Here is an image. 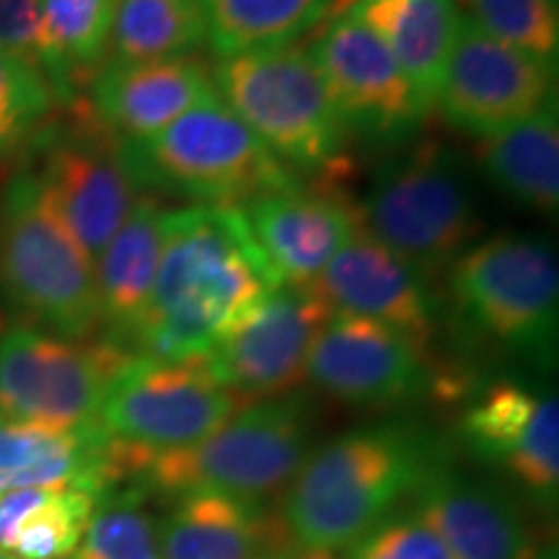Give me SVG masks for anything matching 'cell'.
I'll list each match as a JSON object with an SVG mask.
<instances>
[{
    "mask_svg": "<svg viewBox=\"0 0 559 559\" xmlns=\"http://www.w3.org/2000/svg\"><path fill=\"white\" fill-rule=\"evenodd\" d=\"M283 280L264 260L241 207L166 210L164 249L132 355L202 360Z\"/></svg>",
    "mask_w": 559,
    "mask_h": 559,
    "instance_id": "obj_1",
    "label": "cell"
},
{
    "mask_svg": "<svg viewBox=\"0 0 559 559\" xmlns=\"http://www.w3.org/2000/svg\"><path fill=\"white\" fill-rule=\"evenodd\" d=\"M440 464L430 438L402 423L342 432L290 479L283 523L313 549H347L391 515Z\"/></svg>",
    "mask_w": 559,
    "mask_h": 559,
    "instance_id": "obj_2",
    "label": "cell"
},
{
    "mask_svg": "<svg viewBox=\"0 0 559 559\" xmlns=\"http://www.w3.org/2000/svg\"><path fill=\"white\" fill-rule=\"evenodd\" d=\"M311 449V409L298 394L251 402L190 445H135L130 492L185 498L213 492L262 500L296 477Z\"/></svg>",
    "mask_w": 559,
    "mask_h": 559,
    "instance_id": "obj_3",
    "label": "cell"
},
{
    "mask_svg": "<svg viewBox=\"0 0 559 559\" xmlns=\"http://www.w3.org/2000/svg\"><path fill=\"white\" fill-rule=\"evenodd\" d=\"M210 75L218 99L280 164L326 181L345 174L349 132L309 47L234 55L218 60Z\"/></svg>",
    "mask_w": 559,
    "mask_h": 559,
    "instance_id": "obj_4",
    "label": "cell"
},
{
    "mask_svg": "<svg viewBox=\"0 0 559 559\" xmlns=\"http://www.w3.org/2000/svg\"><path fill=\"white\" fill-rule=\"evenodd\" d=\"M132 185L192 200L230 205L298 185L260 138L218 99V94L143 140L117 143Z\"/></svg>",
    "mask_w": 559,
    "mask_h": 559,
    "instance_id": "obj_5",
    "label": "cell"
},
{
    "mask_svg": "<svg viewBox=\"0 0 559 559\" xmlns=\"http://www.w3.org/2000/svg\"><path fill=\"white\" fill-rule=\"evenodd\" d=\"M0 290L32 326L86 340L102 324L96 264L32 169L0 198Z\"/></svg>",
    "mask_w": 559,
    "mask_h": 559,
    "instance_id": "obj_6",
    "label": "cell"
},
{
    "mask_svg": "<svg viewBox=\"0 0 559 559\" xmlns=\"http://www.w3.org/2000/svg\"><path fill=\"white\" fill-rule=\"evenodd\" d=\"M360 221L428 280L449 272L481 234L464 158L440 140H419L376 171Z\"/></svg>",
    "mask_w": 559,
    "mask_h": 559,
    "instance_id": "obj_7",
    "label": "cell"
},
{
    "mask_svg": "<svg viewBox=\"0 0 559 559\" xmlns=\"http://www.w3.org/2000/svg\"><path fill=\"white\" fill-rule=\"evenodd\" d=\"M449 275L453 304L472 330L528 360H555L559 262L549 241L495 236L464 251Z\"/></svg>",
    "mask_w": 559,
    "mask_h": 559,
    "instance_id": "obj_8",
    "label": "cell"
},
{
    "mask_svg": "<svg viewBox=\"0 0 559 559\" xmlns=\"http://www.w3.org/2000/svg\"><path fill=\"white\" fill-rule=\"evenodd\" d=\"M128 358L107 340H66L32 324L11 326L0 337V419L94 428L104 394Z\"/></svg>",
    "mask_w": 559,
    "mask_h": 559,
    "instance_id": "obj_9",
    "label": "cell"
},
{
    "mask_svg": "<svg viewBox=\"0 0 559 559\" xmlns=\"http://www.w3.org/2000/svg\"><path fill=\"white\" fill-rule=\"evenodd\" d=\"M247 402L215 381L202 360L130 355L111 379L99 409L107 436L148 451L190 445L221 428Z\"/></svg>",
    "mask_w": 559,
    "mask_h": 559,
    "instance_id": "obj_10",
    "label": "cell"
},
{
    "mask_svg": "<svg viewBox=\"0 0 559 559\" xmlns=\"http://www.w3.org/2000/svg\"><path fill=\"white\" fill-rule=\"evenodd\" d=\"M332 309L317 285H280L236 321L205 366L243 402L288 396L306 379L313 342Z\"/></svg>",
    "mask_w": 559,
    "mask_h": 559,
    "instance_id": "obj_11",
    "label": "cell"
},
{
    "mask_svg": "<svg viewBox=\"0 0 559 559\" xmlns=\"http://www.w3.org/2000/svg\"><path fill=\"white\" fill-rule=\"evenodd\" d=\"M349 135L402 145L423 128L430 107L389 45L355 13L332 19L309 47Z\"/></svg>",
    "mask_w": 559,
    "mask_h": 559,
    "instance_id": "obj_12",
    "label": "cell"
},
{
    "mask_svg": "<svg viewBox=\"0 0 559 559\" xmlns=\"http://www.w3.org/2000/svg\"><path fill=\"white\" fill-rule=\"evenodd\" d=\"M557 104V66L489 37L461 16L432 107L453 128L485 138Z\"/></svg>",
    "mask_w": 559,
    "mask_h": 559,
    "instance_id": "obj_13",
    "label": "cell"
},
{
    "mask_svg": "<svg viewBox=\"0 0 559 559\" xmlns=\"http://www.w3.org/2000/svg\"><path fill=\"white\" fill-rule=\"evenodd\" d=\"M75 115L81 117L79 128L39 132L32 171L75 241L96 260L135 207L138 187L124 171L117 140L94 122L86 104Z\"/></svg>",
    "mask_w": 559,
    "mask_h": 559,
    "instance_id": "obj_14",
    "label": "cell"
},
{
    "mask_svg": "<svg viewBox=\"0 0 559 559\" xmlns=\"http://www.w3.org/2000/svg\"><path fill=\"white\" fill-rule=\"evenodd\" d=\"M306 376L355 407H396L438 389L428 353L379 321L332 311L313 342Z\"/></svg>",
    "mask_w": 559,
    "mask_h": 559,
    "instance_id": "obj_15",
    "label": "cell"
},
{
    "mask_svg": "<svg viewBox=\"0 0 559 559\" xmlns=\"http://www.w3.org/2000/svg\"><path fill=\"white\" fill-rule=\"evenodd\" d=\"M466 449L519 485L536 506L559 500L557 394L519 381L489 383L461 417Z\"/></svg>",
    "mask_w": 559,
    "mask_h": 559,
    "instance_id": "obj_16",
    "label": "cell"
},
{
    "mask_svg": "<svg viewBox=\"0 0 559 559\" xmlns=\"http://www.w3.org/2000/svg\"><path fill=\"white\" fill-rule=\"evenodd\" d=\"M313 285L332 311L379 321L425 353L443 324V300L430 280L362 226Z\"/></svg>",
    "mask_w": 559,
    "mask_h": 559,
    "instance_id": "obj_17",
    "label": "cell"
},
{
    "mask_svg": "<svg viewBox=\"0 0 559 559\" xmlns=\"http://www.w3.org/2000/svg\"><path fill=\"white\" fill-rule=\"evenodd\" d=\"M264 260L285 285H311L362 226L360 205L332 181L290 187L241 207Z\"/></svg>",
    "mask_w": 559,
    "mask_h": 559,
    "instance_id": "obj_18",
    "label": "cell"
},
{
    "mask_svg": "<svg viewBox=\"0 0 559 559\" xmlns=\"http://www.w3.org/2000/svg\"><path fill=\"white\" fill-rule=\"evenodd\" d=\"M412 513L436 531L453 559H539L544 551L519 502L500 487L449 472L425 474Z\"/></svg>",
    "mask_w": 559,
    "mask_h": 559,
    "instance_id": "obj_19",
    "label": "cell"
},
{
    "mask_svg": "<svg viewBox=\"0 0 559 559\" xmlns=\"http://www.w3.org/2000/svg\"><path fill=\"white\" fill-rule=\"evenodd\" d=\"M215 96L213 75L194 58L109 60L96 70L86 109L117 143L143 140Z\"/></svg>",
    "mask_w": 559,
    "mask_h": 559,
    "instance_id": "obj_20",
    "label": "cell"
},
{
    "mask_svg": "<svg viewBox=\"0 0 559 559\" xmlns=\"http://www.w3.org/2000/svg\"><path fill=\"white\" fill-rule=\"evenodd\" d=\"M158 536L160 559H264L290 534L260 500L198 492L174 500Z\"/></svg>",
    "mask_w": 559,
    "mask_h": 559,
    "instance_id": "obj_21",
    "label": "cell"
},
{
    "mask_svg": "<svg viewBox=\"0 0 559 559\" xmlns=\"http://www.w3.org/2000/svg\"><path fill=\"white\" fill-rule=\"evenodd\" d=\"M107 445L102 425L58 430L0 419V495L13 489H86L107 492Z\"/></svg>",
    "mask_w": 559,
    "mask_h": 559,
    "instance_id": "obj_22",
    "label": "cell"
},
{
    "mask_svg": "<svg viewBox=\"0 0 559 559\" xmlns=\"http://www.w3.org/2000/svg\"><path fill=\"white\" fill-rule=\"evenodd\" d=\"M164 218L166 210L158 202L138 200L128 221L94 260L99 313L107 326L104 340L124 353H130L132 337L148 309L164 249Z\"/></svg>",
    "mask_w": 559,
    "mask_h": 559,
    "instance_id": "obj_23",
    "label": "cell"
},
{
    "mask_svg": "<svg viewBox=\"0 0 559 559\" xmlns=\"http://www.w3.org/2000/svg\"><path fill=\"white\" fill-rule=\"evenodd\" d=\"M345 13H355L386 41L412 86L432 107L440 73L459 34L456 0H358Z\"/></svg>",
    "mask_w": 559,
    "mask_h": 559,
    "instance_id": "obj_24",
    "label": "cell"
},
{
    "mask_svg": "<svg viewBox=\"0 0 559 559\" xmlns=\"http://www.w3.org/2000/svg\"><path fill=\"white\" fill-rule=\"evenodd\" d=\"M485 177L502 194L536 213L559 207V117L557 104L513 128L477 138Z\"/></svg>",
    "mask_w": 559,
    "mask_h": 559,
    "instance_id": "obj_25",
    "label": "cell"
},
{
    "mask_svg": "<svg viewBox=\"0 0 559 559\" xmlns=\"http://www.w3.org/2000/svg\"><path fill=\"white\" fill-rule=\"evenodd\" d=\"M207 45L218 58L293 45L321 24L332 0H200Z\"/></svg>",
    "mask_w": 559,
    "mask_h": 559,
    "instance_id": "obj_26",
    "label": "cell"
},
{
    "mask_svg": "<svg viewBox=\"0 0 559 559\" xmlns=\"http://www.w3.org/2000/svg\"><path fill=\"white\" fill-rule=\"evenodd\" d=\"M111 60L192 58L207 45L200 0H117L111 21Z\"/></svg>",
    "mask_w": 559,
    "mask_h": 559,
    "instance_id": "obj_27",
    "label": "cell"
},
{
    "mask_svg": "<svg viewBox=\"0 0 559 559\" xmlns=\"http://www.w3.org/2000/svg\"><path fill=\"white\" fill-rule=\"evenodd\" d=\"M143 498L140 492H115L99 500L70 559H160V521L143 508Z\"/></svg>",
    "mask_w": 559,
    "mask_h": 559,
    "instance_id": "obj_28",
    "label": "cell"
},
{
    "mask_svg": "<svg viewBox=\"0 0 559 559\" xmlns=\"http://www.w3.org/2000/svg\"><path fill=\"white\" fill-rule=\"evenodd\" d=\"M96 506L99 500L86 489H47L5 551L19 559H70L86 534Z\"/></svg>",
    "mask_w": 559,
    "mask_h": 559,
    "instance_id": "obj_29",
    "label": "cell"
},
{
    "mask_svg": "<svg viewBox=\"0 0 559 559\" xmlns=\"http://www.w3.org/2000/svg\"><path fill=\"white\" fill-rule=\"evenodd\" d=\"M469 21L489 37L506 41L531 58L557 66L559 3L557 0H464Z\"/></svg>",
    "mask_w": 559,
    "mask_h": 559,
    "instance_id": "obj_30",
    "label": "cell"
},
{
    "mask_svg": "<svg viewBox=\"0 0 559 559\" xmlns=\"http://www.w3.org/2000/svg\"><path fill=\"white\" fill-rule=\"evenodd\" d=\"M0 52L37 70L62 107H81L79 75L55 55L41 26L39 0H0Z\"/></svg>",
    "mask_w": 559,
    "mask_h": 559,
    "instance_id": "obj_31",
    "label": "cell"
},
{
    "mask_svg": "<svg viewBox=\"0 0 559 559\" xmlns=\"http://www.w3.org/2000/svg\"><path fill=\"white\" fill-rule=\"evenodd\" d=\"M115 5L117 0H39L47 39L75 75L107 52Z\"/></svg>",
    "mask_w": 559,
    "mask_h": 559,
    "instance_id": "obj_32",
    "label": "cell"
},
{
    "mask_svg": "<svg viewBox=\"0 0 559 559\" xmlns=\"http://www.w3.org/2000/svg\"><path fill=\"white\" fill-rule=\"evenodd\" d=\"M55 104L52 88L37 70L0 52V158L32 145Z\"/></svg>",
    "mask_w": 559,
    "mask_h": 559,
    "instance_id": "obj_33",
    "label": "cell"
},
{
    "mask_svg": "<svg viewBox=\"0 0 559 559\" xmlns=\"http://www.w3.org/2000/svg\"><path fill=\"white\" fill-rule=\"evenodd\" d=\"M347 559H453L445 544L438 539L415 513H391L376 523L368 534L347 547Z\"/></svg>",
    "mask_w": 559,
    "mask_h": 559,
    "instance_id": "obj_34",
    "label": "cell"
},
{
    "mask_svg": "<svg viewBox=\"0 0 559 559\" xmlns=\"http://www.w3.org/2000/svg\"><path fill=\"white\" fill-rule=\"evenodd\" d=\"M267 559H340V557L334 555V551H330V549L304 547V544L293 542L290 536H285V539L280 542L277 547L270 551Z\"/></svg>",
    "mask_w": 559,
    "mask_h": 559,
    "instance_id": "obj_35",
    "label": "cell"
},
{
    "mask_svg": "<svg viewBox=\"0 0 559 559\" xmlns=\"http://www.w3.org/2000/svg\"><path fill=\"white\" fill-rule=\"evenodd\" d=\"M355 3H358V0H332V5H330V13H326V21H332V19L342 16V13H345L347 9H353Z\"/></svg>",
    "mask_w": 559,
    "mask_h": 559,
    "instance_id": "obj_36",
    "label": "cell"
},
{
    "mask_svg": "<svg viewBox=\"0 0 559 559\" xmlns=\"http://www.w3.org/2000/svg\"><path fill=\"white\" fill-rule=\"evenodd\" d=\"M0 559H19V557H13V555H9V551L0 549Z\"/></svg>",
    "mask_w": 559,
    "mask_h": 559,
    "instance_id": "obj_37",
    "label": "cell"
},
{
    "mask_svg": "<svg viewBox=\"0 0 559 559\" xmlns=\"http://www.w3.org/2000/svg\"><path fill=\"white\" fill-rule=\"evenodd\" d=\"M539 559H557V557H555V555H542Z\"/></svg>",
    "mask_w": 559,
    "mask_h": 559,
    "instance_id": "obj_38",
    "label": "cell"
},
{
    "mask_svg": "<svg viewBox=\"0 0 559 559\" xmlns=\"http://www.w3.org/2000/svg\"><path fill=\"white\" fill-rule=\"evenodd\" d=\"M264 559H267V557H264Z\"/></svg>",
    "mask_w": 559,
    "mask_h": 559,
    "instance_id": "obj_39",
    "label": "cell"
}]
</instances>
